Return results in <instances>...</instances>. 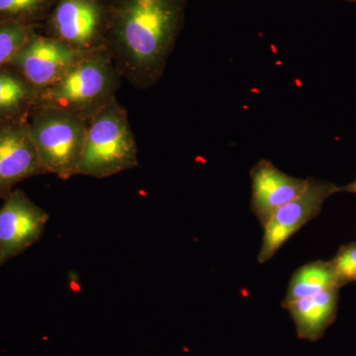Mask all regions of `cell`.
Returning <instances> with one entry per match:
<instances>
[{"mask_svg":"<svg viewBox=\"0 0 356 356\" xmlns=\"http://www.w3.org/2000/svg\"><path fill=\"white\" fill-rule=\"evenodd\" d=\"M182 0H122L108 26L106 50L133 88H153L165 72L181 19Z\"/></svg>","mask_w":356,"mask_h":356,"instance_id":"6da1fadb","label":"cell"},{"mask_svg":"<svg viewBox=\"0 0 356 356\" xmlns=\"http://www.w3.org/2000/svg\"><path fill=\"white\" fill-rule=\"evenodd\" d=\"M122 74L106 49L90 51L39 93L36 105L76 115L88 123L120 88Z\"/></svg>","mask_w":356,"mask_h":356,"instance_id":"7a4b0ae2","label":"cell"},{"mask_svg":"<svg viewBox=\"0 0 356 356\" xmlns=\"http://www.w3.org/2000/svg\"><path fill=\"white\" fill-rule=\"evenodd\" d=\"M138 165L137 142L127 110L115 97L88 123L77 175L102 179Z\"/></svg>","mask_w":356,"mask_h":356,"instance_id":"3957f363","label":"cell"},{"mask_svg":"<svg viewBox=\"0 0 356 356\" xmlns=\"http://www.w3.org/2000/svg\"><path fill=\"white\" fill-rule=\"evenodd\" d=\"M27 124L47 173L63 180L77 175L88 123L64 110L35 105Z\"/></svg>","mask_w":356,"mask_h":356,"instance_id":"277c9868","label":"cell"},{"mask_svg":"<svg viewBox=\"0 0 356 356\" xmlns=\"http://www.w3.org/2000/svg\"><path fill=\"white\" fill-rule=\"evenodd\" d=\"M105 15L99 0H58L47 35L79 51L106 49L108 27Z\"/></svg>","mask_w":356,"mask_h":356,"instance_id":"5b68a950","label":"cell"},{"mask_svg":"<svg viewBox=\"0 0 356 356\" xmlns=\"http://www.w3.org/2000/svg\"><path fill=\"white\" fill-rule=\"evenodd\" d=\"M339 191L341 187L332 182L309 178L305 191L275 211L264 227L259 264L273 259L295 233L318 216L327 199Z\"/></svg>","mask_w":356,"mask_h":356,"instance_id":"8992f818","label":"cell"},{"mask_svg":"<svg viewBox=\"0 0 356 356\" xmlns=\"http://www.w3.org/2000/svg\"><path fill=\"white\" fill-rule=\"evenodd\" d=\"M49 220L48 213L25 192L14 189L0 208V266L38 243Z\"/></svg>","mask_w":356,"mask_h":356,"instance_id":"52a82bcc","label":"cell"},{"mask_svg":"<svg viewBox=\"0 0 356 356\" xmlns=\"http://www.w3.org/2000/svg\"><path fill=\"white\" fill-rule=\"evenodd\" d=\"M89 53L35 32L8 65L20 72L41 92Z\"/></svg>","mask_w":356,"mask_h":356,"instance_id":"ba28073f","label":"cell"},{"mask_svg":"<svg viewBox=\"0 0 356 356\" xmlns=\"http://www.w3.org/2000/svg\"><path fill=\"white\" fill-rule=\"evenodd\" d=\"M48 175L28 130L27 118L0 122V199L28 178Z\"/></svg>","mask_w":356,"mask_h":356,"instance_id":"9c48e42d","label":"cell"},{"mask_svg":"<svg viewBox=\"0 0 356 356\" xmlns=\"http://www.w3.org/2000/svg\"><path fill=\"white\" fill-rule=\"evenodd\" d=\"M252 212L264 227L275 211L305 191L309 179L293 177L261 159L250 170Z\"/></svg>","mask_w":356,"mask_h":356,"instance_id":"30bf717a","label":"cell"},{"mask_svg":"<svg viewBox=\"0 0 356 356\" xmlns=\"http://www.w3.org/2000/svg\"><path fill=\"white\" fill-rule=\"evenodd\" d=\"M339 288L318 293L284 305L289 311L297 336L304 341H320L337 317Z\"/></svg>","mask_w":356,"mask_h":356,"instance_id":"8fae6325","label":"cell"},{"mask_svg":"<svg viewBox=\"0 0 356 356\" xmlns=\"http://www.w3.org/2000/svg\"><path fill=\"white\" fill-rule=\"evenodd\" d=\"M40 91L13 67L0 69V122L27 118Z\"/></svg>","mask_w":356,"mask_h":356,"instance_id":"7c38bea8","label":"cell"},{"mask_svg":"<svg viewBox=\"0 0 356 356\" xmlns=\"http://www.w3.org/2000/svg\"><path fill=\"white\" fill-rule=\"evenodd\" d=\"M341 286L329 261L307 264L293 274L282 305Z\"/></svg>","mask_w":356,"mask_h":356,"instance_id":"4fadbf2b","label":"cell"},{"mask_svg":"<svg viewBox=\"0 0 356 356\" xmlns=\"http://www.w3.org/2000/svg\"><path fill=\"white\" fill-rule=\"evenodd\" d=\"M54 0H0V23L32 25Z\"/></svg>","mask_w":356,"mask_h":356,"instance_id":"5bb4252c","label":"cell"},{"mask_svg":"<svg viewBox=\"0 0 356 356\" xmlns=\"http://www.w3.org/2000/svg\"><path fill=\"white\" fill-rule=\"evenodd\" d=\"M34 33L33 25L0 23V69L10 64Z\"/></svg>","mask_w":356,"mask_h":356,"instance_id":"9a60e30c","label":"cell"},{"mask_svg":"<svg viewBox=\"0 0 356 356\" xmlns=\"http://www.w3.org/2000/svg\"><path fill=\"white\" fill-rule=\"evenodd\" d=\"M329 262L341 287L356 281V242L339 248Z\"/></svg>","mask_w":356,"mask_h":356,"instance_id":"2e32d148","label":"cell"},{"mask_svg":"<svg viewBox=\"0 0 356 356\" xmlns=\"http://www.w3.org/2000/svg\"><path fill=\"white\" fill-rule=\"evenodd\" d=\"M348 191L350 192V193L356 194V179L355 181L351 182L350 184L346 185L344 187H341V191Z\"/></svg>","mask_w":356,"mask_h":356,"instance_id":"e0dca14e","label":"cell"}]
</instances>
